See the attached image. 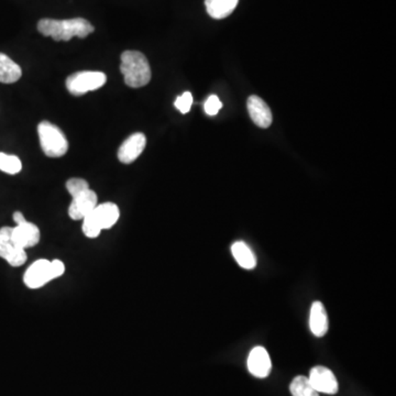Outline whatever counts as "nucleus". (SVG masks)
<instances>
[{
	"label": "nucleus",
	"mask_w": 396,
	"mask_h": 396,
	"mask_svg": "<svg viewBox=\"0 0 396 396\" xmlns=\"http://www.w3.org/2000/svg\"><path fill=\"white\" fill-rule=\"evenodd\" d=\"M40 229L34 223L26 221L22 225H18L12 231L11 243L17 247L28 249L34 247L40 243Z\"/></svg>",
	"instance_id": "1a4fd4ad"
},
{
	"label": "nucleus",
	"mask_w": 396,
	"mask_h": 396,
	"mask_svg": "<svg viewBox=\"0 0 396 396\" xmlns=\"http://www.w3.org/2000/svg\"><path fill=\"white\" fill-rule=\"evenodd\" d=\"M310 385L318 393L336 394L338 392V382L332 370L325 367H315L310 371Z\"/></svg>",
	"instance_id": "0eeeda50"
},
{
	"label": "nucleus",
	"mask_w": 396,
	"mask_h": 396,
	"mask_svg": "<svg viewBox=\"0 0 396 396\" xmlns=\"http://www.w3.org/2000/svg\"><path fill=\"white\" fill-rule=\"evenodd\" d=\"M91 215L98 223L101 230H106L115 226L121 216V211H119V207L113 203H103V204L97 205L96 208L91 211Z\"/></svg>",
	"instance_id": "f8f14e48"
},
{
	"label": "nucleus",
	"mask_w": 396,
	"mask_h": 396,
	"mask_svg": "<svg viewBox=\"0 0 396 396\" xmlns=\"http://www.w3.org/2000/svg\"><path fill=\"white\" fill-rule=\"evenodd\" d=\"M176 108L180 111L182 113H188L192 108L193 96L190 91H185L182 96H178L176 98Z\"/></svg>",
	"instance_id": "4be33fe9"
},
{
	"label": "nucleus",
	"mask_w": 396,
	"mask_h": 396,
	"mask_svg": "<svg viewBox=\"0 0 396 396\" xmlns=\"http://www.w3.org/2000/svg\"><path fill=\"white\" fill-rule=\"evenodd\" d=\"M310 328L316 337H324L328 332V316L322 302H315L310 308Z\"/></svg>",
	"instance_id": "ddd939ff"
},
{
	"label": "nucleus",
	"mask_w": 396,
	"mask_h": 396,
	"mask_svg": "<svg viewBox=\"0 0 396 396\" xmlns=\"http://www.w3.org/2000/svg\"><path fill=\"white\" fill-rule=\"evenodd\" d=\"M239 0H205L207 12L214 19H223L233 14Z\"/></svg>",
	"instance_id": "f3484780"
},
{
	"label": "nucleus",
	"mask_w": 396,
	"mask_h": 396,
	"mask_svg": "<svg viewBox=\"0 0 396 396\" xmlns=\"http://www.w3.org/2000/svg\"><path fill=\"white\" fill-rule=\"evenodd\" d=\"M51 261L46 259L38 260L30 265L24 276V282L26 286L32 290L42 288V286L52 281V274L50 269Z\"/></svg>",
	"instance_id": "423d86ee"
},
{
	"label": "nucleus",
	"mask_w": 396,
	"mask_h": 396,
	"mask_svg": "<svg viewBox=\"0 0 396 396\" xmlns=\"http://www.w3.org/2000/svg\"><path fill=\"white\" fill-rule=\"evenodd\" d=\"M121 72L126 84L132 88L146 86L151 79V68L139 51H125L121 54Z\"/></svg>",
	"instance_id": "f03ea898"
},
{
	"label": "nucleus",
	"mask_w": 396,
	"mask_h": 396,
	"mask_svg": "<svg viewBox=\"0 0 396 396\" xmlns=\"http://www.w3.org/2000/svg\"><path fill=\"white\" fill-rule=\"evenodd\" d=\"M38 133L40 144L46 156L50 158H60L66 154L68 142L60 128L49 121H42L38 126Z\"/></svg>",
	"instance_id": "7ed1b4c3"
},
{
	"label": "nucleus",
	"mask_w": 396,
	"mask_h": 396,
	"mask_svg": "<svg viewBox=\"0 0 396 396\" xmlns=\"http://www.w3.org/2000/svg\"><path fill=\"white\" fill-rule=\"evenodd\" d=\"M271 358L265 348L255 347L251 350L248 358V369L251 375L264 379L271 372Z\"/></svg>",
	"instance_id": "9d476101"
},
{
	"label": "nucleus",
	"mask_w": 396,
	"mask_h": 396,
	"mask_svg": "<svg viewBox=\"0 0 396 396\" xmlns=\"http://www.w3.org/2000/svg\"><path fill=\"white\" fill-rule=\"evenodd\" d=\"M66 190L70 193L71 196L75 197L89 190V185L87 181L83 178H71L66 182Z\"/></svg>",
	"instance_id": "412c9836"
},
{
	"label": "nucleus",
	"mask_w": 396,
	"mask_h": 396,
	"mask_svg": "<svg viewBox=\"0 0 396 396\" xmlns=\"http://www.w3.org/2000/svg\"><path fill=\"white\" fill-rule=\"evenodd\" d=\"M14 221L17 223L18 226V225H22V223H26V220L21 211H16L15 214H14Z\"/></svg>",
	"instance_id": "a878e982"
},
{
	"label": "nucleus",
	"mask_w": 396,
	"mask_h": 396,
	"mask_svg": "<svg viewBox=\"0 0 396 396\" xmlns=\"http://www.w3.org/2000/svg\"><path fill=\"white\" fill-rule=\"evenodd\" d=\"M22 71L17 63L14 62L9 56L0 53V83L12 84L19 81Z\"/></svg>",
	"instance_id": "dca6fc26"
},
{
	"label": "nucleus",
	"mask_w": 396,
	"mask_h": 396,
	"mask_svg": "<svg viewBox=\"0 0 396 396\" xmlns=\"http://www.w3.org/2000/svg\"><path fill=\"white\" fill-rule=\"evenodd\" d=\"M22 170V163L20 158L16 156L0 152V171L10 176H15Z\"/></svg>",
	"instance_id": "6ab92c4d"
},
{
	"label": "nucleus",
	"mask_w": 396,
	"mask_h": 396,
	"mask_svg": "<svg viewBox=\"0 0 396 396\" xmlns=\"http://www.w3.org/2000/svg\"><path fill=\"white\" fill-rule=\"evenodd\" d=\"M221 107H223V103L216 95L209 96L204 105L205 111L208 116L217 115Z\"/></svg>",
	"instance_id": "5701e85b"
},
{
	"label": "nucleus",
	"mask_w": 396,
	"mask_h": 396,
	"mask_svg": "<svg viewBox=\"0 0 396 396\" xmlns=\"http://www.w3.org/2000/svg\"><path fill=\"white\" fill-rule=\"evenodd\" d=\"M98 205V198L94 191H85L82 194L73 197L72 203L68 207V216L73 220H83L87 215L96 208Z\"/></svg>",
	"instance_id": "39448f33"
},
{
	"label": "nucleus",
	"mask_w": 396,
	"mask_h": 396,
	"mask_svg": "<svg viewBox=\"0 0 396 396\" xmlns=\"http://www.w3.org/2000/svg\"><path fill=\"white\" fill-rule=\"evenodd\" d=\"M290 391L293 396H320V393L310 385L308 377H295L290 385Z\"/></svg>",
	"instance_id": "a211bd4d"
},
{
	"label": "nucleus",
	"mask_w": 396,
	"mask_h": 396,
	"mask_svg": "<svg viewBox=\"0 0 396 396\" xmlns=\"http://www.w3.org/2000/svg\"><path fill=\"white\" fill-rule=\"evenodd\" d=\"M107 76L101 72H78L66 79V88L75 96L96 91L105 85Z\"/></svg>",
	"instance_id": "20e7f679"
},
{
	"label": "nucleus",
	"mask_w": 396,
	"mask_h": 396,
	"mask_svg": "<svg viewBox=\"0 0 396 396\" xmlns=\"http://www.w3.org/2000/svg\"><path fill=\"white\" fill-rule=\"evenodd\" d=\"M248 111L253 123L260 128H269L272 123V113L269 106L260 97L250 96L247 103Z\"/></svg>",
	"instance_id": "9b49d317"
},
{
	"label": "nucleus",
	"mask_w": 396,
	"mask_h": 396,
	"mask_svg": "<svg viewBox=\"0 0 396 396\" xmlns=\"http://www.w3.org/2000/svg\"><path fill=\"white\" fill-rule=\"evenodd\" d=\"M12 231H14L12 227H3V228H0V239L1 240L11 241Z\"/></svg>",
	"instance_id": "393cba45"
},
{
	"label": "nucleus",
	"mask_w": 396,
	"mask_h": 396,
	"mask_svg": "<svg viewBox=\"0 0 396 396\" xmlns=\"http://www.w3.org/2000/svg\"><path fill=\"white\" fill-rule=\"evenodd\" d=\"M51 274H52V279H58L62 276L65 272V265L60 260H53L50 263Z\"/></svg>",
	"instance_id": "b1692460"
},
{
	"label": "nucleus",
	"mask_w": 396,
	"mask_h": 396,
	"mask_svg": "<svg viewBox=\"0 0 396 396\" xmlns=\"http://www.w3.org/2000/svg\"><path fill=\"white\" fill-rule=\"evenodd\" d=\"M0 258L6 260L11 267H21L26 261V249L17 247L11 241L0 239Z\"/></svg>",
	"instance_id": "4468645a"
},
{
	"label": "nucleus",
	"mask_w": 396,
	"mask_h": 396,
	"mask_svg": "<svg viewBox=\"0 0 396 396\" xmlns=\"http://www.w3.org/2000/svg\"><path fill=\"white\" fill-rule=\"evenodd\" d=\"M38 30L44 36H51L56 41H68L71 39H84L94 32V26L83 18L68 20L42 19L39 21Z\"/></svg>",
	"instance_id": "f257e3e1"
},
{
	"label": "nucleus",
	"mask_w": 396,
	"mask_h": 396,
	"mask_svg": "<svg viewBox=\"0 0 396 396\" xmlns=\"http://www.w3.org/2000/svg\"><path fill=\"white\" fill-rule=\"evenodd\" d=\"M83 233H84L87 238H91V239H94V238H97L101 235V227L98 226V223L95 220L91 213L83 219Z\"/></svg>",
	"instance_id": "aec40b11"
},
{
	"label": "nucleus",
	"mask_w": 396,
	"mask_h": 396,
	"mask_svg": "<svg viewBox=\"0 0 396 396\" xmlns=\"http://www.w3.org/2000/svg\"><path fill=\"white\" fill-rule=\"evenodd\" d=\"M231 253H233L235 261L243 269L253 270L257 267V258H255V253L243 241H237L233 243L231 247Z\"/></svg>",
	"instance_id": "2eb2a0df"
},
{
	"label": "nucleus",
	"mask_w": 396,
	"mask_h": 396,
	"mask_svg": "<svg viewBox=\"0 0 396 396\" xmlns=\"http://www.w3.org/2000/svg\"><path fill=\"white\" fill-rule=\"evenodd\" d=\"M147 144V138L141 132L130 136L123 141L118 150V158L121 163L130 164L135 162L143 152Z\"/></svg>",
	"instance_id": "6e6552de"
}]
</instances>
